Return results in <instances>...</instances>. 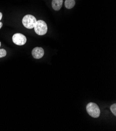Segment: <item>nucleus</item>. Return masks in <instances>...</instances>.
I'll list each match as a JSON object with an SVG mask.
<instances>
[{
  "label": "nucleus",
  "mask_w": 116,
  "mask_h": 131,
  "mask_svg": "<svg viewBox=\"0 0 116 131\" xmlns=\"http://www.w3.org/2000/svg\"><path fill=\"white\" fill-rule=\"evenodd\" d=\"M86 111L88 114L94 118H97L100 115V111L97 104L93 102H90L86 106Z\"/></svg>",
  "instance_id": "f257e3e1"
},
{
  "label": "nucleus",
  "mask_w": 116,
  "mask_h": 131,
  "mask_svg": "<svg viewBox=\"0 0 116 131\" xmlns=\"http://www.w3.org/2000/svg\"><path fill=\"white\" fill-rule=\"evenodd\" d=\"M34 29L36 34L42 36L46 34L47 31V26L44 21L39 20L36 21L34 25Z\"/></svg>",
  "instance_id": "f03ea898"
},
{
  "label": "nucleus",
  "mask_w": 116,
  "mask_h": 131,
  "mask_svg": "<svg viewBox=\"0 0 116 131\" xmlns=\"http://www.w3.org/2000/svg\"><path fill=\"white\" fill-rule=\"evenodd\" d=\"M36 19L34 16L31 15H27L24 16L22 23L25 28L28 29H32L36 22Z\"/></svg>",
  "instance_id": "7ed1b4c3"
},
{
  "label": "nucleus",
  "mask_w": 116,
  "mask_h": 131,
  "mask_svg": "<svg viewBox=\"0 0 116 131\" xmlns=\"http://www.w3.org/2000/svg\"><path fill=\"white\" fill-rule=\"evenodd\" d=\"M13 42L18 46H23L27 41V38L23 35L17 33L13 35L12 38Z\"/></svg>",
  "instance_id": "20e7f679"
},
{
  "label": "nucleus",
  "mask_w": 116,
  "mask_h": 131,
  "mask_svg": "<svg viewBox=\"0 0 116 131\" xmlns=\"http://www.w3.org/2000/svg\"><path fill=\"white\" fill-rule=\"evenodd\" d=\"M44 54V51L42 48L36 47L32 51V55L34 59H40L42 58Z\"/></svg>",
  "instance_id": "39448f33"
},
{
  "label": "nucleus",
  "mask_w": 116,
  "mask_h": 131,
  "mask_svg": "<svg viewBox=\"0 0 116 131\" xmlns=\"http://www.w3.org/2000/svg\"><path fill=\"white\" fill-rule=\"evenodd\" d=\"M63 0H52L51 5L55 10H59L62 7Z\"/></svg>",
  "instance_id": "423d86ee"
},
{
  "label": "nucleus",
  "mask_w": 116,
  "mask_h": 131,
  "mask_svg": "<svg viewBox=\"0 0 116 131\" xmlns=\"http://www.w3.org/2000/svg\"><path fill=\"white\" fill-rule=\"evenodd\" d=\"M75 4L74 0H66L65 2V6L67 9H71L74 6Z\"/></svg>",
  "instance_id": "0eeeda50"
},
{
  "label": "nucleus",
  "mask_w": 116,
  "mask_h": 131,
  "mask_svg": "<svg viewBox=\"0 0 116 131\" xmlns=\"http://www.w3.org/2000/svg\"><path fill=\"white\" fill-rule=\"evenodd\" d=\"M110 110L114 115H116V104L114 103L110 107Z\"/></svg>",
  "instance_id": "6e6552de"
},
{
  "label": "nucleus",
  "mask_w": 116,
  "mask_h": 131,
  "mask_svg": "<svg viewBox=\"0 0 116 131\" xmlns=\"http://www.w3.org/2000/svg\"><path fill=\"white\" fill-rule=\"evenodd\" d=\"M6 56V51L5 49H0V58L5 57Z\"/></svg>",
  "instance_id": "1a4fd4ad"
},
{
  "label": "nucleus",
  "mask_w": 116,
  "mask_h": 131,
  "mask_svg": "<svg viewBox=\"0 0 116 131\" xmlns=\"http://www.w3.org/2000/svg\"><path fill=\"white\" fill-rule=\"evenodd\" d=\"M2 14L0 12V20L2 19Z\"/></svg>",
  "instance_id": "9d476101"
},
{
  "label": "nucleus",
  "mask_w": 116,
  "mask_h": 131,
  "mask_svg": "<svg viewBox=\"0 0 116 131\" xmlns=\"http://www.w3.org/2000/svg\"><path fill=\"white\" fill-rule=\"evenodd\" d=\"M2 26H3V24H2V23L1 22H0V29H1V28H2Z\"/></svg>",
  "instance_id": "9b49d317"
},
{
  "label": "nucleus",
  "mask_w": 116,
  "mask_h": 131,
  "mask_svg": "<svg viewBox=\"0 0 116 131\" xmlns=\"http://www.w3.org/2000/svg\"><path fill=\"white\" fill-rule=\"evenodd\" d=\"M1 42H0V47H1Z\"/></svg>",
  "instance_id": "f8f14e48"
},
{
  "label": "nucleus",
  "mask_w": 116,
  "mask_h": 131,
  "mask_svg": "<svg viewBox=\"0 0 116 131\" xmlns=\"http://www.w3.org/2000/svg\"><path fill=\"white\" fill-rule=\"evenodd\" d=\"M74 1H75V0H74Z\"/></svg>",
  "instance_id": "ddd939ff"
}]
</instances>
